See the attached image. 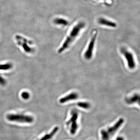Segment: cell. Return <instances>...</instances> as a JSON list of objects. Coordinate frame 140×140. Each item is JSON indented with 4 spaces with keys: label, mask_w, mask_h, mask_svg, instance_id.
<instances>
[{
    "label": "cell",
    "mask_w": 140,
    "mask_h": 140,
    "mask_svg": "<svg viewBox=\"0 0 140 140\" xmlns=\"http://www.w3.org/2000/svg\"><path fill=\"white\" fill-rule=\"evenodd\" d=\"M85 22L81 21L78 23L73 27L69 35L65 39L61 47L58 49V53H59L64 52L71 46L80 34L81 30L85 27Z\"/></svg>",
    "instance_id": "1"
},
{
    "label": "cell",
    "mask_w": 140,
    "mask_h": 140,
    "mask_svg": "<svg viewBox=\"0 0 140 140\" xmlns=\"http://www.w3.org/2000/svg\"><path fill=\"white\" fill-rule=\"evenodd\" d=\"M124 122L123 118L119 119L113 126L107 129L102 130L101 132L102 140H109L121 127Z\"/></svg>",
    "instance_id": "2"
},
{
    "label": "cell",
    "mask_w": 140,
    "mask_h": 140,
    "mask_svg": "<svg viewBox=\"0 0 140 140\" xmlns=\"http://www.w3.org/2000/svg\"><path fill=\"white\" fill-rule=\"evenodd\" d=\"M6 118L9 122L21 124H31L34 121L32 116L24 114H9Z\"/></svg>",
    "instance_id": "3"
},
{
    "label": "cell",
    "mask_w": 140,
    "mask_h": 140,
    "mask_svg": "<svg viewBox=\"0 0 140 140\" xmlns=\"http://www.w3.org/2000/svg\"><path fill=\"white\" fill-rule=\"evenodd\" d=\"M78 118V112L74 111L71 113L69 120L67 123V125L70 127V132L71 135H75L78 129V124L77 122Z\"/></svg>",
    "instance_id": "4"
},
{
    "label": "cell",
    "mask_w": 140,
    "mask_h": 140,
    "mask_svg": "<svg viewBox=\"0 0 140 140\" xmlns=\"http://www.w3.org/2000/svg\"><path fill=\"white\" fill-rule=\"evenodd\" d=\"M122 54L124 56L127 63L128 68L130 70L134 69L136 67V64L133 53L128 49L123 48L121 50Z\"/></svg>",
    "instance_id": "5"
},
{
    "label": "cell",
    "mask_w": 140,
    "mask_h": 140,
    "mask_svg": "<svg viewBox=\"0 0 140 140\" xmlns=\"http://www.w3.org/2000/svg\"><path fill=\"white\" fill-rule=\"evenodd\" d=\"M97 35V32L93 34L89 42L87 48L84 53V57L86 60H90L92 58L93 50L94 49L95 41H96Z\"/></svg>",
    "instance_id": "6"
},
{
    "label": "cell",
    "mask_w": 140,
    "mask_h": 140,
    "mask_svg": "<svg viewBox=\"0 0 140 140\" xmlns=\"http://www.w3.org/2000/svg\"><path fill=\"white\" fill-rule=\"evenodd\" d=\"M16 37L18 44L21 46L26 52L31 53L34 51V49L28 46V44H32V42L19 35H16Z\"/></svg>",
    "instance_id": "7"
},
{
    "label": "cell",
    "mask_w": 140,
    "mask_h": 140,
    "mask_svg": "<svg viewBox=\"0 0 140 140\" xmlns=\"http://www.w3.org/2000/svg\"><path fill=\"white\" fill-rule=\"evenodd\" d=\"M79 95L78 93L72 92L64 96V97L61 98L59 100V102L61 104H64L68 102L76 100L77 99Z\"/></svg>",
    "instance_id": "8"
},
{
    "label": "cell",
    "mask_w": 140,
    "mask_h": 140,
    "mask_svg": "<svg viewBox=\"0 0 140 140\" xmlns=\"http://www.w3.org/2000/svg\"><path fill=\"white\" fill-rule=\"evenodd\" d=\"M98 23L102 25L110 27L111 28H116L117 26L116 23L104 18H100L98 19Z\"/></svg>",
    "instance_id": "9"
},
{
    "label": "cell",
    "mask_w": 140,
    "mask_h": 140,
    "mask_svg": "<svg viewBox=\"0 0 140 140\" xmlns=\"http://www.w3.org/2000/svg\"><path fill=\"white\" fill-rule=\"evenodd\" d=\"M126 102L127 104H135L138 103L139 104L140 102V96L137 93H135L134 94L131 95L130 97H127L126 99Z\"/></svg>",
    "instance_id": "10"
},
{
    "label": "cell",
    "mask_w": 140,
    "mask_h": 140,
    "mask_svg": "<svg viewBox=\"0 0 140 140\" xmlns=\"http://www.w3.org/2000/svg\"><path fill=\"white\" fill-rule=\"evenodd\" d=\"M58 128L56 127L53 130V131L51 132L50 133L48 134H46L45 136L42 137L39 140H49L51 139L53 137L55 136L56 133L58 131Z\"/></svg>",
    "instance_id": "11"
},
{
    "label": "cell",
    "mask_w": 140,
    "mask_h": 140,
    "mask_svg": "<svg viewBox=\"0 0 140 140\" xmlns=\"http://www.w3.org/2000/svg\"><path fill=\"white\" fill-rule=\"evenodd\" d=\"M54 23L56 25L67 26L69 24V22L67 19L62 18H56L54 20Z\"/></svg>",
    "instance_id": "12"
},
{
    "label": "cell",
    "mask_w": 140,
    "mask_h": 140,
    "mask_svg": "<svg viewBox=\"0 0 140 140\" xmlns=\"http://www.w3.org/2000/svg\"><path fill=\"white\" fill-rule=\"evenodd\" d=\"M77 105L79 108L83 109H89L90 108V104L87 102H78Z\"/></svg>",
    "instance_id": "13"
},
{
    "label": "cell",
    "mask_w": 140,
    "mask_h": 140,
    "mask_svg": "<svg viewBox=\"0 0 140 140\" xmlns=\"http://www.w3.org/2000/svg\"><path fill=\"white\" fill-rule=\"evenodd\" d=\"M12 65L11 63H7L4 64L0 65V70H8L11 69Z\"/></svg>",
    "instance_id": "14"
},
{
    "label": "cell",
    "mask_w": 140,
    "mask_h": 140,
    "mask_svg": "<svg viewBox=\"0 0 140 140\" xmlns=\"http://www.w3.org/2000/svg\"><path fill=\"white\" fill-rule=\"evenodd\" d=\"M21 97L24 99L27 100L30 97V94L27 92H23L21 93Z\"/></svg>",
    "instance_id": "15"
},
{
    "label": "cell",
    "mask_w": 140,
    "mask_h": 140,
    "mask_svg": "<svg viewBox=\"0 0 140 140\" xmlns=\"http://www.w3.org/2000/svg\"><path fill=\"white\" fill-rule=\"evenodd\" d=\"M6 83V81L5 79L3 78L1 76V75H0V85L1 86L5 85Z\"/></svg>",
    "instance_id": "16"
},
{
    "label": "cell",
    "mask_w": 140,
    "mask_h": 140,
    "mask_svg": "<svg viewBox=\"0 0 140 140\" xmlns=\"http://www.w3.org/2000/svg\"><path fill=\"white\" fill-rule=\"evenodd\" d=\"M116 140H124V139L122 137H119L116 139Z\"/></svg>",
    "instance_id": "17"
}]
</instances>
